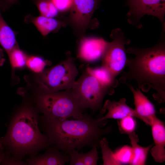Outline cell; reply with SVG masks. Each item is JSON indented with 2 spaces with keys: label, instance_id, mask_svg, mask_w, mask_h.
<instances>
[{
  "label": "cell",
  "instance_id": "1",
  "mask_svg": "<svg viewBox=\"0 0 165 165\" xmlns=\"http://www.w3.org/2000/svg\"><path fill=\"white\" fill-rule=\"evenodd\" d=\"M99 114L95 117L86 113L80 118L68 120L45 116L43 121L46 135L53 144L64 153L78 151L85 147L100 146L104 136L112 130V125L104 128L107 119L101 120Z\"/></svg>",
  "mask_w": 165,
  "mask_h": 165
},
{
  "label": "cell",
  "instance_id": "2",
  "mask_svg": "<svg viewBox=\"0 0 165 165\" xmlns=\"http://www.w3.org/2000/svg\"><path fill=\"white\" fill-rule=\"evenodd\" d=\"M127 52L134 57H127L126 65L128 70L123 72L119 80L122 83L134 80L138 89L148 91L150 88L157 93L153 97L158 103L165 100V31H162L158 42L153 46L126 49Z\"/></svg>",
  "mask_w": 165,
  "mask_h": 165
},
{
  "label": "cell",
  "instance_id": "3",
  "mask_svg": "<svg viewBox=\"0 0 165 165\" xmlns=\"http://www.w3.org/2000/svg\"><path fill=\"white\" fill-rule=\"evenodd\" d=\"M1 140L4 148L12 156L5 162L10 164L20 162L26 155L33 156L39 151L53 144L46 135L40 131L36 112L27 107L21 108L15 114L6 135Z\"/></svg>",
  "mask_w": 165,
  "mask_h": 165
},
{
  "label": "cell",
  "instance_id": "4",
  "mask_svg": "<svg viewBox=\"0 0 165 165\" xmlns=\"http://www.w3.org/2000/svg\"><path fill=\"white\" fill-rule=\"evenodd\" d=\"M37 103L43 116L59 119L79 118L85 110L72 89L55 92L41 91Z\"/></svg>",
  "mask_w": 165,
  "mask_h": 165
},
{
  "label": "cell",
  "instance_id": "5",
  "mask_svg": "<svg viewBox=\"0 0 165 165\" xmlns=\"http://www.w3.org/2000/svg\"><path fill=\"white\" fill-rule=\"evenodd\" d=\"M78 73L74 59L69 57L43 71L37 80L41 91L64 90L72 88Z\"/></svg>",
  "mask_w": 165,
  "mask_h": 165
},
{
  "label": "cell",
  "instance_id": "6",
  "mask_svg": "<svg viewBox=\"0 0 165 165\" xmlns=\"http://www.w3.org/2000/svg\"><path fill=\"white\" fill-rule=\"evenodd\" d=\"M71 89L85 109L90 108L93 112L99 111L102 115L105 96L114 93L102 85L86 70L75 81Z\"/></svg>",
  "mask_w": 165,
  "mask_h": 165
},
{
  "label": "cell",
  "instance_id": "7",
  "mask_svg": "<svg viewBox=\"0 0 165 165\" xmlns=\"http://www.w3.org/2000/svg\"><path fill=\"white\" fill-rule=\"evenodd\" d=\"M110 37L112 41L108 42L101 59L102 66L116 78L126 66L127 57L125 45L129 44L130 40L125 37L119 28L113 29Z\"/></svg>",
  "mask_w": 165,
  "mask_h": 165
},
{
  "label": "cell",
  "instance_id": "8",
  "mask_svg": "<svg viewBox=\"0 0 165 165\" xmlns=\"http://www.w3.org/2000/svg\"><path fill=\"white\" fill-rule=\"evenodd\" d=\"M125 4L129 8L126 16L130 24L141 29V18L151 15L159 20L162 31H165V0H125Z\"/></svg>",
  "mask_w": 165,
  "mask_h": 165
},
{
  "label": "cell",
  "instance_id": "9",
  "mask_svg": "<svg viewBox=\"0 0 165 165\" xmlns=\"http://www.w3.org/2000/svg\"><path fill=\"white\" fill-rule=\"evenodd\" d=\"M102 0H72L69 19L78 34L82 35L85 33Z\"/></svg>",
  "mask_w": 165,
  "mask_h": 165
},
{
  "label": "cell",
  "instance_id": "10",
  "mask_svg": "<svg viewBox=\"0 0 165 165\" xmlns=\"http://www.w3.org/2000/svg\"><path fill=\"white\" fill-rule=\"evenodd\" d=\"M108 42L102 38H83L79 43L77 57L88 62L101 59Z\"/></svg>",
  "mask_w": 165,
  "mask_h": 165
},
{
  "label": "cell",
  "instance_id": "11",
  "mask_svg": "<svg viewBox=\"0 0 165 165\" xmlns=\"http://www.w3.org/2000/svg\"><path fill=\"white\" fill-rule=\"evenodd\" d=\"M150 126L154 145L149 151L156 162L163 163L165 160V123L155 115L152 118Z\"/></svg>",
  "mask_w": 165,
  "mask_h": 165
},
{
  "label": "cell",
  "instance_id": "12",
  "mask_svg": "<svg viewBox=\"0 0 165 165\" xmlns=\"http://www.w3.org/2000/svg\"><path fill=\"white\" fill-rule=\"evenodd\" d=\"M126 84L133 94L134 109L139 119L150 126L152 117L156 115L154 106L140 89H135L131 84L127 83Z\"/></svg>",
  "mask_w": 165,
  "mask_h": 165
},
{
  "label": "cell",
  "instance_id": "13",
  "mask_svg": "<svg viewBox=\"0 0 165 165\" xmlns=\"http://www.w3.org/2000/svg\"><path fill=\"white\" fill-rule=\"evenodd\" d=\"M126 99L124 98H121L118 101L114 100H106L102 108L103 114L106 110L107 113L102 116L101 120L113 119L118 120L128 116L135 117L139 119L134 109L128 106L126 103Z\"/></svg>",
  "mask_w": 165,
  "mask_h": 165
},
{
  "label": "cell",
  "instance_id": "14",
  "mask_svg": "<svg viewBox=\"0 0 165 165\" xmlns=\"http://www.w3.org/2000/svg\"><path fill=\"white\" fill-rule=\"evenodd\" d=\"M31 156L27 161L28 164L64 165L70 159L69 154L61 152L56 146L49 148L42 155Z\"/></svg>",
  "mask_w": 165,
  "mask_h": 165
},
{
  "label": "cell",
  "instance_id": "15",
  "mask_svg": "<svg viewBox=\"0 0 165 165\" xmlns=\"http://www.w3.org/2000/svg\"><path fill=\"white\" fill-rule=\"evenodd\" d=\"M24 21L26 24L32 23L44 36L51 32L57 31L63 26L61 21L53 18L47 17L40 15L35 16L31 14L27 15Z\"/></svg>",
  "mask_w": 165,
  "mask_h": 165
},
{
  "label": "cell",
  "instance_id": "16",
  "mask_svg": "<svg viewBox=\"0 0 165 165\" xmlns=\"http://www.w3.org/2000/svg\"><path fill=\"white\" fill-rule=\"evenodd\" d=\"M131 145L133 156L129 164L131 165H144L146 163L148 153L153 144L145 147L138 144V136L135 131L128 134Z\"/></svg>",
  "mask_w": 165,
  "mask_h": 165
},
{
  "label": "cell",
  "instance_id": "17",
  "mask_svg": "<svg viewBox=\"0 0 165 165\" xmlns=\"http://www.w3.org/2000/svg\"><path fill=\"white\" fill-rule=\"evenodd\" d=\"M1 10L0 4V45L8 54L14 47L18 45L16 39V32L10 27L4 20Z\"/></svg>",
  "mask_w": 165,
  "mask_h": 165
},
{
  "label": "cell",
  "instance_id": "18",
  "mask_svg": "<svg viewBox=\"0 0 165 165\" xmlns=\"http://www.w3.org/2000/svg\"><path fill=\"white\" fill-rule=\"evenodd\" d=\"M86 70L96 78L102 85L114 92L113 88L118 86V81L106 68L102 66L94 68L88 67Z\"/></svg>",
  "mask_w": 165,
  "mask_h": 165
},
{
  "label": "cell",
  "instance_id": "19",
  "mask_svg": "<svg viewBox=\"0 0 165 165\" xmlns=\"http://www.w3.org/2000/svg\"><path fill=\"white\" fill-rule=\"evenodd\" d=\"M37 7L40 15L54 18L57 16L59 11L55 6L52 0H32Z\"/></svg>",
  "mask_w": 165,
  "mask_h": 165
},
{
  "label": "cell",
  "instance_id": "20",
  "mask_svg": "<svg viewBox=\"0 0 165 165\" xmlns=\"http://www.w3.org/2000/svg\"><path fill=\"white\" fill-rule=\"evenodd\" d=\"M102 153L103 165H121V163L116 158L114 152L110 148L108 142L104 137L100 143Z\"/></svg>",
  "mask_w": 165,
  "mask_h": 165
},
{
  "label": "cell",
  "instance_id": "21",
  "mask_svg": "<svg viewBox=\"0 0 165 165\" xmlns=\"http://www.w3.org/2000/svg\"><path fill=\"white\" fill-rule=\"evenodd\" d=\"M11 65L14 68H23L26 65L28 56L19 47H14L8 54Z\"/></svg>",
  "mask_w": 165,
  "mask_h": 165
},
{
  "label": "cell",
  "instance_id": "22",
  "mask_svg": "<svg viewBox=\"0 0 165 165\" xmlns=\"http://www.w3.org/2000/svg\"><path fill=\"white\" fill-rule=\"evenodd\" d=\"M119 132L122 134H129L135 131L137 123L134 117L128 116L118 120Z\"/></svg>",
  "mask_w": 165,
  "mask_h": 165
},
{
  "label": "cell",
  "instance_id": "23",
  "mask_svg": "<svg viewBox=\"0 0 165 165\" xmlns=\"http://www.w3.org/2000/svg\"><path fill=\"white\" fill-rule=\"evenodd\" d=\"M46 61L42 57L37 56L28 57L26 65L31 70L36 73L42 72L46 65Z\"/></svg>",
  "mask_w": 165,
  "mask_h": 165
},
{
  "label": "cell",
  "instance_id": "24",
  "mask_svg": "<svg viewBox=\"0 0 165 165\" xmlns=\"http://www.w3.org/2000/svg\"><path fill=\"white\" fill-rule=\"evenodd\" d=\"M117 160L123 164H129L133 156L131 146L125 145L116 150L114 152Z\"/></svg>",
  "mask_w": 165,
  "mask_h": 165
},
{
  "label": "cell",
  "instance_id": "25",
  "mask_svg": "<svg viewBox=\"0 0 165 165\" xmlns=\"http://www.w3.org/2000/svg\"><path fill=\"white\" fill-rule=\"evenodd\" d=\"M97 147L93 146L91 150L88 152L84 153L83 154V162L84 165H96L97 162L99 159Z\"/></svg>",
  "mask_w": 165,
  "mask_h": 165
},
{
  "label": "cell",
  "instance_id": "26",
  "mask_svg": "<svg viewBox=\"0 0 165 165\" xmlns=\"http://www.w3.org/2000/svg\"><path fill=\"white\" fill-rule=\"evenodd\" d=\"M70 157V165H84L83 162V153L79 152L76 149H74L68 153Z\"/></svg>",
  "mask_w": 165,
  "mask_h": 165
},
{
  "label": "cell",
  "instance_id": "27",
  "mask_svg": "<svg viewBox=\"0 0 165 165\" xmlns=\"http://www.w3.org/2000/svg\"><path fill=\"white\" fill-rule=\"evenodd\" d=\"M53 2L58 11L63 12L70 9L72 0H52Z\"/></svg>",
  "mask_w": 165,
  "mask_h": 165
},
{
  "label": "cell",
  "instance_id": "28",
  "mask_svg": "<svg viewBox=\"0 0 165 165\" xmlns=\"http://www.w3.org/2000/svg\"><path fill=\"white\" fill-rule=\"evenodd\" d=\"M18 2V0H0L1 10L5 11L9 9L13 4L17 3Z\"/></svg>",
  "mask_w": 165,
  "mask_h": 165
},
{
  "label": "cell",
  "instance_id": "29",
  "mask_svg": "<svg viewBox=\"0 0 165 165\" xmlns=\"http://www.w3.org/2000/svg\"><path fill=\"white\" fill-rule=\"evenodd\" d=\"M4 56L3 50L2 49L0 48V66L3 65L5 61Z\"/></svg>",
  "mask_w": 165,
  "mask_h": 165
},
{
  "label": "cell",
  "instance_id": "30",
  "mask_svg": "<svg viewBox=\"0 0 165 165\" xmlns=\"http://www.w3.org/2000/svg\"><path fill=\"white\" fill-rule=\"evenodd\" d=\"M3 150H0V164L3 162L5 157V155Z\"/></svg>",
  "mask_w": 165,
  "mask_h": 165
},
{
  "label": "cell",
  "instance_id": "31",
  "mask_svg": "<svg viewBox=\"0 0 165 165\" xmlns=\"http://www.w3.org/2000/svg\"><path fill=\"white\" fill-rule=\"evenodd\" d=\"M3 149H4V148L2 145L1 138H0V150Z\"/></svg>",
  "mask_w": 165,
  "mask_h": 165
}]
</instances>
